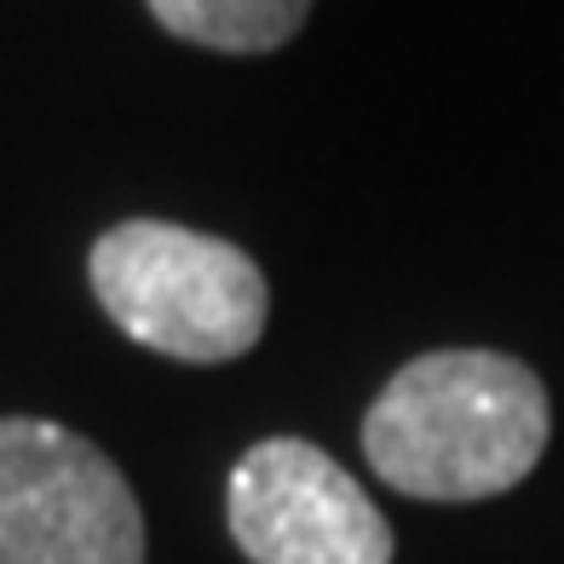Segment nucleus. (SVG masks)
I'll return each instance as SVG.
<instances>
[{
  "label": "nucleus",
  "instance_id": "nucleus-1",
  "mask_svg": "<svg viewBox=\"0 0 564 564\" xmlns=\"http://www.w3.org/2000/svg\"><path fill=\"white\" fill-rule=\"evenodd\" d=\"M547 432V392L519 357L426 351L369 403L364 455L415 501H484L535 473Z\"/></svg>",
  "mask_w": 564,
  "mask_h": 564
},
{
  "label": "nucleus",
  "instance_id": "nucleus-2",
  "mask_svg": "<svg viewBox=\"0 0 564 564\" xmlns=\"http://www.w3.org/2000/svg\"><path fill=\"white\" fill-rule=\"evenodd\" d=\"M93 294L127 340L178 364H230L271 317L265 271L237 242L167 219H127L93 242Z\"/></svg>",
  "mask_w": 564,
  "mask_h": 564
},
{
  "label": "nucleus",
  "instance_id": "nucleus-3",
  "mask_svg": "<svg viewBox=\"0 0 564 564\" xmlns=\"http://www.w3.org/2000/svg\"><path fill=\"white\" fill-rule=\"evenodd\" d=\"M0 564H144V512L82 432L0 421Z\"/></svg>",
  "mask_w": 564,
  "mask_h": 564
},
{
  "label": "nucleus",
  "instance_id": "nucleus-4",
  "mask_svg": "<svg viewBox=\"0 0 564 564\" xmlns=\"http://www.w3.org/2000/svg\"><path fill=\"white\" fill-rule=\"evenodd\" d=\"M225 519L253 564H392L380 507L305 438L253 444L230 473Z\"/></svg>",
  "mask_w": 564,
  "mask_h": 564
},
{
  "label": "nucleus",
  "instance_id": "nucleus-5",
  "mask_svg": "<svg viewBox=\"0 0 564 564\" xmlns=\"http://www.w3.org/2000/svg\"><path fill=\"white\" fill-rule=\"evenodd\" d=\"M167 35L208 53H276L312 18V0H144Z\"/></svg>",
  "mask_w": 564,
  "mask_h": 564
}]
</instances>
